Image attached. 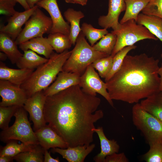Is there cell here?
Listing matches in <instances>:
<instances>
[{
	"label": "cell",
	"instance_id": "obj_1",
	"mask_svg": "<svg viewBox=\"0 0 162 162\" xmlns=\"http://www.w3.org/2000/svg\"><path fill=\"white\" fill-rule=\"evenodd\" d=\"M100 98L84 92L79 85L46 97L45 120L68 147L89 145L93 141L94 123L104 113L98 109Z\"/></svg>",
	"mask_w": 162,
	"mask_h": 162
},
{
	"label": "cell",
	"instance_id": "obj_2",
	"mask_svg": "<svg viewBox=\"0 0 162 162\" xmlns=\"http://www.w3.org/2000/svg\"><path fill=\"white\" fill-rule=\"evenodd\" d=\"M159 62L145 53L127 55L119 70L105 82L111 99L137 103L160 92Z\"/></svg>",
	"mask_w": 162,
	"mask_h": 162
},
{
	"label": "cell",
	"instance_id": "obj_3",
	"mask_svg": "<svg viewBox=\"0 0 162 162\" xmlns=\"http://www.w3.org/2000/svg\"><path fill=\"white\" fill-rule=\"evenodd\" d=\"M71 52L68 50L60 53L53 52L46 62L33 72L20 86L28 98L37 92L45 90L53 83L58 74L62 71L63 66Z\"/></svg>",
	"mask_w": 162,
	"mask_h": 162
},
{
	"label": "cell",
	"instance_id": "obj_4",
	"mask_svg": "<svg viewBox=\"0 0 162 162\" xmlns=\"http://www.w3.org/2000/svg\"><path fill=\"white\" fill-rule=\"evenodd\" d=\"M85 37L81 31L70 56L63 66L62 71L81 75L87 68L95 61L110 56L95 50L88 44Z\"/></svg>",
	"mask_w": 162,
	"mask_h": 162
},
{
	"label": "cell",
	"instance_id": "obj_5",
	"mask_svg": "<svg viewBox=\"0 0 162 162\" xmlns=\"http://www.w3.org/2000/svg\"><path fill=\"white\" fill-rule=\"evenodd\" d=\"M132 119L149 145L162 142V122L144 109L140 103L132 107Z\"/></svg>",
	"mask_w": 162,
	"mask_h": 162
},
{
	"label": "cell",
	"instance_id": "obj_6",
	"mask_svg": "<svg viewBox=\"0 0 162 162\" xmlns=\"http://www.w3.org/2000/svg\"><path fill=\"white\" fill-rule=\"evenodd\" d=\"M26 112L23 107H18L14 115L15 119L14 124L1 132V141L6 143L14 140L26 144H39L28 120Z\"/></svg>",
	"mask_w": 162,
	"mask_h": 162
},
{
	"label": "cell",
	"instance_id": "obj_7",
	"mask_svg": "<svg viewBox=\"0 0 162 162\" xmlns=\"http://www.w3.org/2000/svg\"><path fill=\"white\" fill-rule=\"evenodd\" d=\"M120 24L118 29L112 31L117 35L116 43L111 55L113 58L124 47L134 45L139 41L146 39H158L146 27L137 24L134 19Z\"/></svg>",
	"mask_w": 162,
	"mask_h": 162
},
{
	"label": "cell",
	"instance_id": "obj_8",
	"mask_svg": "<svg viewBox=\"0 0 162 162\" xmlns=\"http://www.w3.org/2000/svg\"><path fill=\"white\" fill-rule=\"evenodd\" d=\"M25 25L15 40L17 45L31 39L42 37L45 33L50 34L52 22L51 18L38 7Z\"/></svg>",
	"mask_w": 162,
	"mask_h": 162
},
{
	"label": "cell",
	"instance_id": "obj_9",
	"mask_svg": "<svg viewBox=\"0 0 162 162\" xmlns=\"http://www.w3.org/2000/svg\"><path fill=\"white\" fill-rule=\"evenodd\" d=\"M79 85L86 93L93 96L98 93L103 96L112 106L113 104L107 89L106 82L100 78L92 64L89 65L80 78Z\"/></svg>",
	"mask_w": 162,
	"mask_h": 162
},
{
	"label": "cell",
	"instance_id": "obj_10",
	"mask_svg": "<svg viewBox=\"0 0 162 162\" xmlns=\"http://www.w3.org/2000/svg\"><path fill=\"white\" fill-rule=\"evenodd\" d=\"M0 106L23 107L28 97L20 86L6 80H0Z\"/></svg>",
	"mask_w": 162,
	"mask_h": 162
},
{
	"label": "cell",
	"instance_id": "obj_11",
	"mask_svg": "<svg viewBox=\"0 0 162 162\" xmlns=\"http://www.w3.org/2000/svg\"><path fill=\"white\" fill-rule=\"evenodd\" d=\"M46 98L43 90L37 92L27 98L23 106L29 114L35 131L46 125L44 112Z\"/></svg>",
	"mask_w": 162,
	"mask_h": 162
},
{
	"label": "cell",
	"instance_id": "obj_12",
	"mask_svg": "<svg viewBox=\"0 0 162 162\" xmlns=\"http://www.w3.org/2000/svg\"><path fill=\"white\" fill-rule=\"evenodd\" d=\"M36 5L45 10L50 16L52 26L50 33L60 32L69 35L70 25L64 19L57 0H42Z\"/></svg>",
	"mask_w": 162,
	"mask_h": 162
},
{
	"label": "cell",
	"instance_id": "obj_13",
	"mask_svg": "<svg viewBox=\"0 0 162 162\" xmlns=\"http://www.w3.org/2000/svg\"><path fill=\"white\" fill-rule=\"evenodd\" d=\"M126 9L125 0H109L107 14L99 17L98 20L99 25L106 29L111 28L113 30L118 29L121 25L118 22L119 16Z\"/></svg>",
	"mask_w": 162,
	"mask_h": 162
},
{
	"label": "cell",
	"instance_id": "obj_14",
	"mask_svg": "<svg viewBox=\"0 0 162 162\" xmlns=\"http://www.w3.org/2000/svg\"><path fill=\"white\" fill-rule=\"evenodd\" d=\"M38 6L33 7L22 12L17 11L10 16L6 25L0 27V32L7 34L15 40L22 30V27L29 19Z\"/></svg>",
	"mask_w": 162,
	"mask_h": 162
},
{
	"label": "cell",
	"instance_id": "obj_15",
	"mask_svg": "<svg viewBox=\"0 0 162 162\" xmlns=\"http://www.w3.org/2000/svg\"><path fill=\"white\" fill-rule=\"evenodd\" d=\"M34 132L39 145L44 150L54 148H66L68 147L62 138L48 124Z\"/></svg>",
	"mask_w": 162,
	"mask_h": 162
},
{
	"label": "cell",
	"instance_id": "obj_16",
	"mask_svg": "<svg viewBox=\"0 0 162 162\" xmlns=\"http://www.w3.org/2000/svg\"><path fill=\"white\" fill-rule=\"evenodd\" d=\"M80 76L75 73L60 72L54 82L43 90L45 95L46 97L52 95L72 86L79 85Z\"/></svg>",
	"mask_w": 162,
	"mask_h": 162
},
{
	"label": "cell",
	"instance_id": "obj_17",
	"mask_svg": "<svg viewBox=\"0 0 162 162\" xmlns=\"http://www.w3.org/2000/svg\"><path fill=\"white\" fill-rule=\"evenodd\" d=\"M95 147V144L79 145L68 147L66 148H52L53 153H57L68 162H83L87 156Z\"/></svg>",
	"mask_w": 162,
	"mask_h": 162
},
{
	"label": "cell",
	"instance_id": "obj_18",
	"mask_svg": "<svg viewBox=\"0 0 162 162\" xmlns=\"http://www.w3.org/2000/svg\"><path fill=\"white\" fill-rule=\"evenodd\" d=\"M34 69L10 68L2 62H0V80H6L21 86L30 77Z\"/></svg>",
	"mask_w": 162,
	"mask_h": 162
},
{
	"label": "cell",
	"instance_id": "obj_19",
	"mask_svg": "<svg viewBox=\"0 0 162 162\" xmlns=\"http://www.w3.org/2000/svg\"><path fill=\"white\" fill-rule=\"evenodd\" d=\"M94 131L96 133L100 140L101 150L100 153L94 158L95 162H104L108 155L115 153H118L120 147L114 140H109L104 134L103 127L95 128Z\"/></svg>",
	"mask_w": 162,
	"mask_h": 162
},
{
	"label": "cell",
	"instance_id": "obj_20",
	"mask_svg": "<svg viewBox=\"0 0 162 162\" xmlns=\"http://www.w3.org/2000/svg\"><path fill=\"white\" fill-rule=\"evenodd\" d=\"M23 51L31 50L49 59L53 52V49L49 43L47 38L42 37L31 39L19 45Z\"/></svg>",
	"mask_w": 162,
	"mask_h": 162
},
{
	"label": "cell",
	"instance_id": "obj_21",
	"mask_svg": "<svg viewBox=\"0 0 162 162\" xmlns=\"http://www.w3.org/2000/svg\"><path fill=\"white\" fill-rule=\"evenodd\" d=\"M136 22L146 27L162 42V18L142 13L138 15Z\"/></svg>",
	"mask_w": 162,
	"mask_h": 162
},
{
	"label": "cell",
	"instance_id": "obj_22",
	"mask_svg": "<svg viewBox=\"0 0 162 162\" xmlns=\"http://www.w3.org/2000/svg\"><path fill=\"white\" fill-rule=\"evenodd\" d=\"M64 16L70 24L69 36L73 45H74L77 37L81 31L80 21V20L84 17V14L80 10H76L72 8H68L64 12Z\"/></svg>",
	"mask_w": 162,
	"mask_h": 162
},
{
	"label": "cell",
	"instance_id": "obj_23",
	"mask_svg": "<svg viewBox=\"0 0 162 162\" xmlns=\"http://www.w3.org/2000/svg\"><path fill=\"white\" fill-rule=\"evenodd\" d=\"M15 40L7 34L0 33V50L5 53L12 64H16L23 54L18 50Z\"/></svg>",
	"mask_w": 162,
	"mask_h": 162
},
{
	"label": "cell",
	"instance_id": "obj_24",
	"mask_svg": "<svg viewBox=\"0 0 162 162\" xmlns=\"http://www.w3.org/2000/svg\"><path fill=\"white\" fill-rule=\"evenodd\" d=\"M23 52L22 56L16 64L19 69L34 70L48 60V59L40 56L31 50H28Z\"/></svg>",
	"mask_w": 162,
	"mask_h": 162
},
{
	"label": "cell",
	"instance_id": "obj_25",
	"mask_svg": "<svg viewBox=\"0 0 162 162\" xmlns=\"http://www.w3.org/2000/svg\"><path fill=\"white\" fill-rule=\"evenodd\" d=\"M140 104L144 109L162 122V92L141 100Z\"/></svg>",
	"mask_w": 162,
	"mask_h": 162
},
{
	"label": "cell",
	"instance_id": "obj_26",
	"mask_svg": "<svg viewBox=\"0 0 162 162\" xmlns=\"http://www.w3.org/2000/svg\"><path fill=\"white\" fill-rule=\"evenodd\" d=\"M150 0H125L126 9L125 13L120 21L123 23L134 19L136 21L140 11L146 7Z\"/></svg>",
	"mask_w": 162,
	"mask_h": 162
},
{
	"label": "cell",
	"instance_id": "obj_27",
	"mask_svg": "<svg viewBox=\"0 0 162 162\" xmlns=\"http://www.w3.org/2000/svg\"><path fill=\"white\" fill-rule=\"evenodd\" d=\"M16 140H12L8 141L4 147H0V156H8L14 157L23 152L33 149L38 144H26L18 143Z\"/></svg>",
	"mask_w": 162,
	"mask_h": 162
},
{
	"label": "cell",
	"instance_id": "obj_28",
	"mask_svg": "<svg viewBox=\"0 0 162 162\" xmlns=\"http://www.w3.org/2000/svg\"><path fill=\"white\" fill-rule=\"evenodd\" d=\"M47 38L53 50L58 53L68 50L73 44L69 35L61 33H50Z\"/></svg>",
	"mask_w": 162,
	"mask_h": 162
},
{
	"label": "cell",
	"instance_id": "obj_29",
	"mask_svg": "<svg viewBox=\"0 0 162 162\" xmlns=\"http://www.w3.org/2000/svg\"><path fill=\"white\" fill-rule=\"evenodd\" d=\"M45 150L39 145L31 150L21 153L14 157L18 162H43Z\"/></svg>",
	"mask_w": 162,
	"mask_h": 162
},
{
	"label": "cell",
	"instance_id": "obj_30",
	"mask_svg": "<svg viewBox=\"0 0 162 162\" xmlns=\"http://www.w3.org/2000/svg\"><path fill=\"white\" fill-rule=\"evenodd\" d=\"M117 41V35L112 31L108 33L101 38L99 42L92 47L96 50L106 53L108 55H111Z\"/></svg>",
	"mask_w": 162,
	"mask_h": 162
},
{
	"label": "cell",
	"instance_id": "obj_31",
	"mask_svg": "<svg viewBox=\"0 0 162 162\" xmlns=\"http://www.w3.org/2000/svg\"><path fill=\"white\" fill-rule=\"evenodd\" d=\"M81 28L82 33L88 39L92 46L108 33L106 28H96L91 24L86 22L82 24Z\"/></svg>",
	"mask_w": 162,
	"mask_h": 162
},
{
	"label": "cell",
	"instance_id": "obj_32",
	"mask_svg": "<svg viewBox=\"0 0 162 162\" xmlns=\"http://www.w3.org/2000/svg\"><path fill=\"white\" fill-rule=\"evenodd\" d=\"M136 46L133 45L126 46L118 52L113 58V64L110 72L105 78L106 82L109 80L121 68L124 60L128 53L135 49Z\"/></svg>",
	"mask_w": 162,
	"mask_h": 162
},
{
	"label": "cell",
	"instance_id": "obj_33",
	"mask_svg": "<svg viewBox=\"0 0 162 162\" xmlns=\"http://www.w3.org/2000/svg\"><path fill=\"white\" fill-rule=\"evenodd\" d=\"M148 151L143 156L146 162H162V142L155 143L149 145Z\"/></svg>",
	"mask_w": 162,
	"mask_h": 162
},
{
	"label": "cell",
	"instance_id": "obj_34",
	"mask_svg": "<svg viewBox=\"0 0 162 162\" xmlns=\"http://www.w3.org/2000/svg\"><path fill=\"white\" fill-rule=\"evenodd\" d=\"M19 106H0V128L2 130L8 128L11 117L14 116Z\"/></svg>",
	"mask_w": 162,
	"mask_h": 162
},
{
	"label": "cell",
	"instance_id": "obj_35",
	"mask_svg": "<svg viewBox=\"0 0 162 162\" xmlns=\"http://www.w3.org/2000/svg\"><path fill=\"white\" fill-rule=\"evenodd\" d=\"M142 12L145 14L162 18V0H150Z\"/></svg>",
	"mask_w": 162,
	"mask_h": 162
},
{
	"label": "cell",
	"instance_id": "obj_36",
	"mask_svg": "<svg viewBox=\"0 0 162 162\" xmlns=\"http://www.w3.org/2000/svg\"><path fill=\"white\" fill-rule=\"evenodd\" d=\"M17 2L16 0H0V14L11 16L16 12L14 7Z\"/></svg>",
	"mask_w": 162,
	"mask_h": 162
},
{
	"label": "cell",
	"instance_id": "obj_37",
	"mask_svg": "<svg viewBox=\"0 0 162 162\" xmlns=\"http://www.w3.org/2000/svg\"><path fill=\"white\" fill-rule=\"evenodd\" d=\"M115 153L107 156L104 162H128L129 160L124 153Z\"/></svg>",
	"mask_w": 162,
	"mask_h": 162
},
{
	"label": "cell",
	"instance_id": "obj_38",
	"mask_svg": "<svg viewBox=\"0 0 162 162\" xmlns=\"http://www.w3.org/2000/svg\"><path fill=\"white\" fill-rule=\"evenodd\" d=\"M103 58L96 60L92 64L94 68L98 71L100 76L105 78L107 74L104 66Z\"/></svg>",
	"mask_w": 162,
	"mask_h": 162
},
{
	"label": "cell",
	"instance_id": "obj_39",
	"mask_svg": "<svg viewBox=\"0 0 162 162\" xmlns=\"http://www.w3.org/2000/svg\"><path fill=\"white\" fill-rule=\"evenodd\" d=\"M103 60L104 66L107 75L110 72L112 67L113 57L110 55L108 57L103 58Z\"/></svg>",
	"mask_w": 162,
	"mask_h": 162
},
{
	"label": "cell",
	"instance_id": "obj_40",
	"mask_svg": "<svg viewBox=\"0 0 162 162\" xmlns=\"http://www.w3.org/2000/svg\"><path fill=\"white\" fill-rule=\"evenodd\" d=\"M44 162H59L60 160L58 157L54 158L51 157L50 152L48 150H45L44 154Z\"/></svg>",
	"mask_w": 162,
	"mask_h": 162
},
{
	"label": "cell",
	"instance_id": "obj_41",
	"mask_svg": "<svg viewBox=\"0 0 162 162\" xmlns=\"http://www.w3.org/2000/svg\"><path fill=\"white\" fill-rule=\"evenodd\" d=\"M14 157L8 156H0V162H13Z\"/></svg>",
	"mask_w": 162,
	"mask_h": 162
},
{
	"label": "cell",
	"instance_id": "obj_42",
	"mask_svg": "<svg viewBox=\"0 0 162 162\" xmlns=\"http://www.w3.org/2000/svg\"><path fill=\"white\" fill-rule=\"evenodd\" d=\"M24 9L25 10H27L30 8L27 4L26 0H16Z\"/></svg>",
	"mask_w": 162,
	"mask_h": 162
},
{
	"label": "cell",
	"instance_id": "obj_43",
	"mask_svg": "<svg viewBox=\"0 0 162 162\" xmlns=\"http://www.w3.org/2000/svg\"><path fill=\"white\" fill-rule=\"evenodd\" d=\"M42 0H26L30 8H32L36 5L37 3Z\"/></svg>",
	"mask_w": 162,
	"mask_h": 162
},
{
	"label": "cell",
	"instance_id": "obj_44",
	"mask_svg": "<svg viewBox=\"0 0 162 162\" xmlns=\"http://www.w3.org/2000/svg\"><path fill=\"white\" fill-rule=\"evenodd\" d=\"M158 73L160 76V90L162 92V67L159 68Z\"/></svg>",
	"mask_w": 162,
	"mask_h": 162
},
{
	"label": "cell",
	"instance_id": "obj_45",
	"mask_svg": "<svg viewBox=\"0 0 162 162\" xmlns=\"http://www.w3.org/2000/svg\"><path fill=\"white\" fill-rule=\"evenodd\" d=\"M88 0H74V4H80L84 6L86 4Z\"/></svg>",
	"mask_w": 162,
	"mask_h": 162
},
{
	"label": "cell",
	"instance_id": "obj_46",
	"mask_svg": "<svg viewBox=\"0 0 162 162\" xmlns=\"http://www.w3.org/2000/svg\"><path fill=\"white\" fill-rule=\"evenodd\" d=\"M8 58L7 55L2 52H0V59L1 61H4L6 60Z\"/></svg>",
	"mask_w": 162,
	"mask_h": 162
},
{
	"label": "cell",
	"instance_id": "obj_47",
	"mask_svg": "<svg viewBox=\"0 0 162 162\" xmlns=\"http://www.w3.org/2000/svg\"><path fill=\"white\" fill-rule=\"evenodd\" d=\"M67 3L74 4V0H64Z\"/></svg>",
	"mask_w": 162,
	"mask_h": 162
},
{
	"label": "cell",
	"instance_id": "obj_48",
	"mask_svg": "<svg viewBox=\"0 0 162 162\" xmlns=\"http://www.w3.org/2000/svg\"><path fill=\"white\" fill-rule=\"evenodd\" d=\"M161 56L162 58V53L161 54Z\"/></svg>",
	"mask_w": 162,
	"mask_h": 162
},
{
	"label": "cell",
	"instance_id": "obj_49",
	"mask_svg": "<svg viewBox=\"0 0 162 162\" xmlns=\"http://www.w3.org/2000/svg\"><path fill=\"white\" fill-rule=\"evenodd\" d=\"M161 67H162V65H161Z\"/></svg>",
	"mask_w": 162,
	"mask_h": 162
}]
</instances>
